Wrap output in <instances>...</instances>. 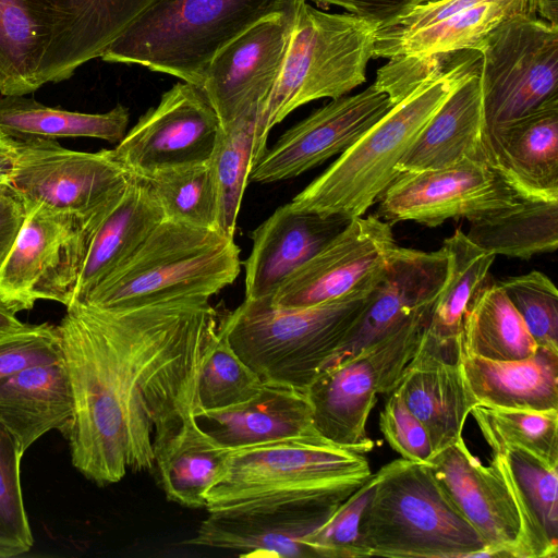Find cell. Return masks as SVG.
Returning <instances> with one entry per match:
<instances>
[{"instance_id": "obj_1", "label": "cell", "mask_w": 558, "mask_h": 558, "mask_svg": "<svg viewBox=\"0 0 558 558\" xmlns=\"http://www.w3.org/2000/svg\"><path fill=\"white\" fill-rule=\"evenodd\" d=\"M207 298L123 310L72 303L57 326L73 416L75 469L98 485L155 466L194 410L195 386L219 322Z\"/></svg>"}, {"instance_id": "obj_2", "label": "cell", "mask_w": 558, "mask_h": 558, "mask_svg": "<svg viewBox=\"0 0 558 558\" xmlns=\"http://www.w3.org/2000/svg\"><path fill=\"white\" fill-rule=\"evenodd\" d=\"M480 65L481 53L476 50L446 53L290 205L348 219L363 216L396 179L399 161L429 119Z\"/></svg>"}, {"instance_id": "obj_3", "label": "cell", "mask_w": 558, "mask_h": 558, "mask_svg": "<svg viewBox=\"0 0 558 558\" xmlns=\"http://www.w3.org/2000/svg\"><path fill=\"white\" fill-rule=\"evenodd\" d=\"M372 475L365 453L320 435L231 449L206 509L256 512L340 506Z\"/></svg>"}, {"instance_id": "obj_4", "label": "cell", "mask_w": 558, "mask_h": 558, "mask_svg": "<svg viewBox=\"0 0 558 558\" xmlns=\"http://www.w3.org/2000/svg\"><path fill=\"white\" fill-rule=\"evenodd\" d=\"M373 291L303 308L244 299L219 323V330L264 383L306 391L344 342Z\"/></svg>"}, {"instance_id": "obj_5", "label": "cell", "mask_w": 558, "mask_h": 558, "mask_svg": "<svg viewBox=\"0 0 558 558\" xmlns=\"http://www.w3.org/2000/svg\"><path fill=\"white\" fill-rule=\"evenodd\" d=\"M287 0H154L104 51L110 63L137 64L202 86L216 56Z\"/></svg>"}, {"instance_id": "obj_6", "label": "cell", "mask_w": 558, "mask_h": 558, "mask_svg": "<svg viewBox=\"0 0 558 558\" xmlns=\"http://www.w3.org/2000/svg\"><path fill=\"white\" fill-rule=\"evenodd\" d=\"M377 27L351 13H328L296 0L281 71L257 117L254 165L271 129L292 111L313 100L345 96L365 82Z\"/></svg>"}, {"instance_id": "obj_7", "label": "cell", "mask_w": 558, "mask_h": 558, "mask_svg": "<svg viewBox=\"0 0 558 558\" xmlns=\"http://www.w3.org/2000/svg\"><path fill=\"white\" fill-rule=\"evenodd\" d=\"M376 474L360 523L367 557H496L444 494L428 463L397 459Z\"/></svg>"}, {"instance_id": "obj_8", "label": "cell", "mask_w": 558, "mask_h": 558, "mask_svg": "<svg viewBox=\"0 0 558 558\" xmlns=\"http://www.w3.org/2000/svg\"><path fill=\"white\" fill-rule=\"evenodd\" d=\"M241 250L217 229L165 218L85 304L123 310L184 299H210L238 278Z\"/></svg>"}, {"instance_id": "obj_9", "label": "cell", "mask_w": 558, "mask_h": 558, "mask_svg": "<svg viewBox=\"0 0 558 558\" xmlns=\"http://www.w3.org/2000/svg\"><path fill=\"white\" fill-rule=\"evenodd\" d=\"M429 314L413 317L318 374L305 392L320 436L362 453L374 448L366 433L369 413L378 395H389L398 387L421 342Z\"/></svg>"}, {"instance_id": "obj_10", "label": "cell", "mask_w": 558, "mask_h": 558, "mask_svg": "<svg viewBox=\"0 0 558 558\" xmlns=\"http://www.w3.org/2000/svg\"><path fill=\"white\" fill-rule=\"evenodd\" d=\"M17 236L0 265V301L14 313L38 300L69 306L94 231L104 217L84 218L44 205L25 207Z\"/></svg>"}, {"instance_id": "obj_11", "label": "cell", "mask_w": 558, "mask_h": 558, "mask_svg": "<svg viewBox=\"0 0 558 558\" xmlns=\"http://www.w3.org/2000/svg\"><path fill=\"white\" fill-rule=\"evenodd\" d=\"M477 51L484 131L558 99V26L513 17L492 31Z\"/></svg>"}, {"instance_id": "obj_12", "label": "cell", "mask_w": 558, "mask_h": 558, "mask_svg": "<svg viewBox=\"0 0 558 558\" xmlns=\"http://www.w3.org/2000/svg\"><path fill=\"white\" fill-rule=\"evenodd\" d=\"M8 186L25 207L44 205L84 218L104 217L123 195L132 173L112 154L62 147L54 140H14Z\"/></svg>"}, {"instance_id": "obj_13", "label": "cell", "mask_w": 558, "mask_h": 558, "mask_svg": "<svg viewBox=\"0 0 558 558\" xmlns=\"http://www.w3.org/2000/svg\"><path fill=\"white\" fill-rule=\"evenodd\" d=\"M396 246L389 222L376 215L351 218L267 300L279 308H303L371 292Z\"/></svg>"}, {"instance_id": "obj_14", "label": "cell", "mask_w": 558, "mask_h": 558, "mask_svg": "<svg viewBox=\"0 0 558 558\" xmlns=\"http://www.w3.org/2000/svg\"><path fill=\"white\" fill-rule=\"evenodd\" d=\"M517 193L486 162L399 173L381 194L376 216L390 225L415 221L437 227L448 219L469 221L509 207Z\"/></svg>"}, {"instance_id": "obj_15", "label": "cell", "mask_w": 558, "mask_h": 558, "mask_svg": "<svg viewBox=\"0 0 558 558\" xmlns=\"http://www.w3.org/2000/svg\"><path fill=\"white\" fill-rule=\"evenodd\" d=\"M220 128L202 88L181 81L140 117L112 154L130 173L146 177L162 168L209 160Z\"/></svg>"}, {"instance_id": "obj_16", "label": "cell", "mask_w": 558, "mask_h": 558, "mask_svg": "<svg viewBox=\"0 0 558 558\" xmlns=\"http://www.w3.org/2000/svg\"><path fill=\"white\" fill-rule=\"evenodd\" d=\"M295 5L296 0H287L282 9L247 28L213 60L201 88L221 126L263 109L288 51Z\"/></svg>"}, {"instance_id": "obj_17", "label": "cell", "mask_w": 558, "mask_h": 558, "mask_svg": "<svg viewBox=\"0 0 558 558\" xmlns=\"http://www.w3.org/2000/svg\"><path fill=\"white\" fill-rule=\"evenodd\" d=\"M537 17L534 0H440L410 8L376 29L374 58L478 50L502 22Z\"/></svg>"}, {"instance_id": "obj_18", "label": "cell", "mask_w": 558, "mask_h": 558, "mask_svg": "<svg viewBox=\"0 0 558 558\" xmlns=\"http://www.w3.org/2000/svg\"><path fill=\"white\" fill-rule=\"evenodd\" d=\"M395 104L375 84L331 99L288 129L252 167L248 181L267 184L295 178L342 154Z\"/></svg>"}, {"instance_id": "obj_19", "label": "cell", "mask_w": 558, "mask_h": 558, "mask_svg": "<svg viewBox=\"0 0 558 558\" xmlns=\"http://www.w3.org/2000/svg\"><path fill=\"white\" fill-rule=\"evenodd\" d=\"M446 272L442 248L424 252L397 245L367 306L326 367L354 355L413 317L429 313Z\"/></svg>"}, {"instance_id": "obj_20", "label": "cell", "mask_w": 558, "mask_h": 558, "mask_svg": "<svg viewBox=\"0 0 558 558\" xmlns=\"http://www.w3.org/2000/svg\"><path fill=\"white\" fill-rule=\"evenodd\" d=\"M428 465L444 494L496 557L519 558L520 520L496 466L482 464L462 437Z\"/></svg>"}, {"instance_id": "obj_21", "label": "cell", "mask_w": 558, "mask_h": 558, "mask_svg": "<svg viewBox=\"0 0 558 558\" xmlns=\"http://www.w3.org/2000/svg\"><path fill=\"white\" fill-rule=\"evenodd\" d=\"M460 351L461 342L442 345L424 330L398 385L405 404L428 433L433 457L462 437L475 405L462 377Z\"/></svg>"}, {"instance_id": "obj_22", "label": "cell", "mask_w": 558, "mask_h": 558, "mask_svg": "<svg viewBox=\"0 0 558 558\" xmlns=\"http://www.w3.org/2000/svg\"><path fill=\"white\" fill-rule=\"evenodd\" d=\"M483 148L518 196L558 201V99L484 131Z\"/></svg>"}, {"instance_id": "obj_23", "label": "cell", "mask_w": 558, "mask_h": 558, "mask_svg": "<svg viewBox=\"0 0 558 558\" xmlns=\"http://www.w3.org/2000/svg\"><path fill=\"white\" fill-rule=\"evenodd\" d=\"M350 219L279 206L250 234L252 250L244 266L245 300L270 298L279 284L311 258Z\"/></svg>"}, {"instance_id": "obj_24", "label": "cell", "mask_w": 558, "mask_h": 558, "mask_svg": "<svg viewBox=\"0 0 558 558\" xmlns=\"http://www.w3.org/2000/svg\"><path fill=\"white\" fill-rule=\"evenodd\" d=\"M338 507L209 513L195 535L183 544L229 549L240 557H316L305 537L325 523Z\"/></svg>"}, {"instance_id": "obj_25", "label": "cell", "mask_w": 558, "mask_h": 558, "mask_svg": "<svg viewBox=\"0 0 558 558\" xmlns=\"http://www.w3.org/2000/svg\"><path fill=\"white\" fill-rule=\"evenodd\" d=\"M56 24V38L43 65L41 83L70 78L106 48L154 0H33Z\"/></svg>"}, {"instance_id": "obj_26", "label": "cell", "mask_w": 558, "mask_h": 558, "mask_svg": "<svg viewBox=\"0 0 558 558\" xmlns=\"http://www.w3.org/2000/svg\"><path fill=\"white\" fill-rule=\"evenodd\" d=\"M194 415L228 449L319 435L306 392L270 383H264L255 396L242 403Z\"/></svg>"}, {"instance_id": "obj_27", "label": "cell", "mask_w": 558, "mask_h": 558, "mask_svg": "<svg viewBox=\"0 0 558 558\" xmlns=\"http://www.w3.org/2000/svg\"><path fill=\"white\" fill-rule=\"evenodd\" d=\"M165 218L149 182L132 174L123 195L93 233L72 303H84Z\"/></svg>"}, {"instance_id": "obj_28", "label": "cell", "mask_w": 558, "mask_h": 558, "mask_svg": "<svg viewBox=\"0 0 558 558\" xmlns=\"http://www.w3.org/2000/svg\"><path fill=\"white\" fill-rule=\"evenodd\" d=\"M520 520L519 558L558 556V466L509 446L493 451Z\"/></svg>"}, {"instance_id": "obj_29", "label": "cell", "mask_w": 558, "mask_h": 558, "mask_svg": "<svg viewBox=\"0 0 558 558\" xmlns=\"http://www.w3.org/2000/svg\"><path fill=\"white\" fill-rule=\"evenodd\" d=\"M465 387L475 404L518 410H558V351L537 347L522 360L492 361L460 351Z\"/></svg>"}, {"instance_id": "obj_30", "label": "cell", "mask_w": 558, "mask_h": 558, "mask_svg": "<svg viewBox=\"0 0 558 558\" xmlns=\"http://www.w3.org/2000/svg\"><path fill=\"white\" fill-rule=\"evenodd\" d=\"M478 71L470 74L429 119L397 166L398 174L485 161Z\"/></svg>"}, {"instance_id": "obj_31", "label": "cell", "mask_w": 558, "mask_h": 558, "mask_svg": "<svg viewBox=\"0 0 558 558\" xmlns=\"http://www.w3.org/2000/svg\"><path fill=\"white\" fill-rule=\"evenodd\" d=\"M73 397L63 359L0 379V423L26 451L50 430L66 432Z\"/></svg>"}, {"instance_id": "obj_32", "label": "cell", "mask_w": 558, "mask_h": 558, "mask_svg": "<svg viewBox=\"0 0 558 558\" xmlns=\"http://www.w3.org/2000/svg\"><path fill=\"white\" fill-rule=\"evenodd\" d=\"M230 450L210 436L191 412L156 453L155 466L168 500L205 508L207 493L221 474Z\"/></svg>"}, {"instance_id": "obj_33", "label": "cell", "mask_w": 558, "mask_h": 558, "mask_svg": "<svg viewBox=\"0 0 558 558\" xmlns=\"http://www.w3.org/2000/svg\"><path fill=\"white\" fill-rule=\"evenodd\" d=\"M54 38V21L39 4L0 0L1 95H27L43 86L40 73Z\"/></svg>"}, {"instance_id": "obj_34", "label": "cell", "mask_w": 558, "mask_h": 558, "mask_svg": "<svg viewBox=\"0 0 558 558\" xmlns=\"http://www.w3.org/2000/svg\"><path fill=\"white\" fill-rule=\"evenodd\" d=\"M129 121L123 105L104 113H85L48 107L26 95L0 97V133L13 140L93 137L119 143Z\"/></svg>"}, {"instance_id": "obj_35", "label": "cell", "mask_w": 558, "mask_h": 558, "mask_svg": "<svg viewBox=\"0 0 558 558\" xmlns=\"http://www.w3.org/2000/svg\"><path fill=\"white\" fill-rule=\"evenodd\" d=\"M468 238L497 255L529 259L558 247V201L518 196L514 204L470 221Z\"/></svg>"}, {"instance_id": "obj_36", "label": "cell", "mask_w": 558, "mask_h": 558, "mask_svg": "<svg viewBox=\"0 0 558 558\" xmlns=\"http://www.w3.org/2000/svg\"><path fill=\"white\" fill-rule=\"evenodd\" d=\"M446 278L425 328L442 345L461 342L464 315L477 292L489 280L495 255L474 244L461 230L445 239Z\"/></svg>"}, {"instance_id": "obj_37", "label": "cell", "mask_w": 558, "mask_h": 558, "mask_svg": "<svg viewBox=\"0 0 558 558\" xmlns=\"http://www.w3.org/2000/svg\"><path fill=\"white\" fill-rule=\"evenodd\" d=\"M461 350L492 361L522 360L536 352V342L496 281H487L468 307Z\"/></svg>"}, {"instance_id": "obj_38", "label": "cell", "mask_w": 558, "mask_h": 558, "mask_svg": "<svg viewBox=\"0 0 558 558\" xmlns=\"http://www.w3.org/2000/svg\"><path fill=\"white\" fill-rule=\"evenodd\" d=\"M259 111H252L220 128L209 159L217 189V229L233 238L253 160L255 126Z\"/></svg>"}, {"instance_id": "obj_39", "label": "cell", "mask_w": 558, "mask_h": 558, "mask_svg": "<svg viewBox=\"0 0 558 558\" xmlns=\"http://www.w3.org/2000/svg\"><path fill=\"white\" fill-rule=\"evenodd\" d=\"M143 178L167 219L217 229L218 198L209 160L162 168Z\"/></svg>"}, {"instance_id": "obj_40", "label": "cell", "mask_w": 558, "mask_h": 558, "mask_svg": "<svg viewBox=\"0 0 558 558\" xmlns=\"http://www.w3.org/2000/svg\"><path fill=\"white\" fill-rule=\"evenodd\" d=\"M470 413L493 451L513 446L558 466V410L533 411L475 404Z\"/></svg>"}, {"instance_id": "obj_41", "label": "cell", "mask_w": 558, "mask_h": 558, "mask_svg": "<svg viewBox=\"0 0 558 558\" xmlns=\"http://www.w3.org/2000/svg\"><path fill=\"white\" fill-rule=\"evenodd\" d=\"M264 381L233 351L218 328L195 386L194 412L222 410L255 396Z\"/></svg>"}, {"instance_id": "obj_42", "label": "cell", "mask_w": 558, "mask_h": 558, "mask_svg": "<svg viewBox=\"0 0 558 558\" xmlns=\"http://www.w3.org/2000/svg\"><path fill=\"white\" fill-rule=\"evenodd\" d=\"M24 452L17 438L0 423V558L28 553L34 544L21 487Z\"/></svg>"}, {"instance_id": "obj_43", "label": "cell", "mask_w": 558, "mask_h": 558, "mask_svg": "<svg viewBox=\"0 0 558 558\" xmlns=\"http://www.w3.org/2000/svg\"><path fill=\"white\" fill-rule=\"evenodd\" d=\"M496 283L513 305L537 347L558 351V291L545 274L506 277Z\"/></svg>"}, {"instance_id": "obj_44", "label": "cell", "mask_w": 558, "mask_h": 558, "mask_svg": "<svg viewBox=\"0 0 558 558\" xmlns=\"http://www.w3.org/2000/svg\"><path fill=\"white\" fill-rule=\"evenodd\" d=\"M376 482L375 473L350 495L325 523L305 537L316 558L367 557L361 541L360 523Z\"/></svg>"}, {"instance_id": "obj_45", "label": "cell", "mask_w": 558, "mask_h": 558, "mask_svg": "<svg viewBox=\"0 0 558 558\" xmlns=\"http://www.w3.org/2000/svg\"><path fill=\"white\" fill-rule=\"evenodd\" d=\"M60 360L59 331L54 325H28L19 332L0 336V379Z\"/></svg>"}, {"instance_id": "obj_46", "label": "cell", "mask_w": 558, "mask_h": 558, "mask_svg": "<svg viewBox=\"0 0 558 558\" xmlns=\"http://www.w3.org/2000/svg\"><path fill=\"white\" fill-rule=\"evenodd\" d=\"M379 427L390 447L402 459L418 463L430 461L433 449L428 433L408 408L398 387L389 393L380 412Z\"/></svg>"}, {"instance_id": "obj_47", "label": "cell", "mask_w": 558, "mask_h": 558, "mask_svg": "<svg viewBox=\"0 0 558 558\" xmlns=\"http://www.w3.org/2000/svg\"><path fill=\"white\" fill-rule=\"evenodd\" d=\"M322 5H338L349 13L372 22L377 26L384 25L413 7V0H306Z\"/></svg>"}, {"instance_id": "obj_48", "label": "cell", "mask_w": 558, "mask_h": 558, "mask_svg": "<svg viewBox=\"0 0 558 558\" xmlns=\"http://www.w3.org/2000/svg\"><path fill=\"white\" fill-rule=\"evenodd\" d=\"M25 215L23 201L7 186L0 196V265L16 239Z\"/></svg>"}, {"instance_id": "obj_49", "label": "cell", "mask_w": 558, "mask_h": 558, "mask_svg": "<svg viewBox=\"0 0 558 558\" xmlns=\"http://www.w3.org/2000/svg\"><path fill=\"white\" fill-rule=\"evenodd\" d=\"M10 307L0 301V336L19 332L28 327L22 323Z\"/></svg>"}, {"instance_id": "obj_50", "label": "cell", "mask_w": 558, "mask_h": 558, "mask_svg": "<svg viewBox=\"0 0 558 558\" xmlns=\"http://www.w3.org/2000/svg\"><path fill=\"white\" fill-rule=\"evenodd\" d=\"M537 16L558 26V0H534Z\"/></svg>"}, {"instance_id": "obj_51", "label": "cell", "mask_w": 558, "mask_h": 558, "mask_svg": "<svg viewBox=\"0 0 558 558\" xmlns=\"http://www.w3.org/2000/svg\"><path fill=\"white\" fill-rule=\"evenodd\" d=\"M14 155L15 151L12 154L0 156V184H7L8 182L14 163Z\"/></svg>"}, {"instance_id": "obj_52", "label": "cell", "mask_w": 558, "mask_h": 558, "mask_svg": "<svg viewBox=\"0 0 558 558\" xmlns=\"http://www.w3.org/2000/svg\"><path fill=\"white\" fill-rule=\"evenodd\" d=\"M15 151L14 140L0 133V156L12 154Z\"/></svg>"}, {"instance_id": "obj_53", "label": "cell", "mask_w": 558, "mask_h": 558, "mask_svg": "<svg viewBox=\"0 0 558 558\" xmlns=\"http://www.w3.org/2000/svg\"><path fill=\"white\" fill-rule=\"evenodd\" d=\"M437 1H440V0H413V7H414V5H418V4H425V3H430V2H437Z\"/></svg>"}, {"instance_id": "obj_54", "label": "cell", "mask_w": 558, "mask_h": 558, "mask_svg": "<svg viewBox=\"0 0 558 558\" xmlns=\"http://www.w3.org/2000/svg\"><path fill=\"white\" fill-rule=\"evenodd\" d=\"M7 186H8L7 184H0V196L2 195V193L4 192Z\"/></svg>"}]
</instances>
